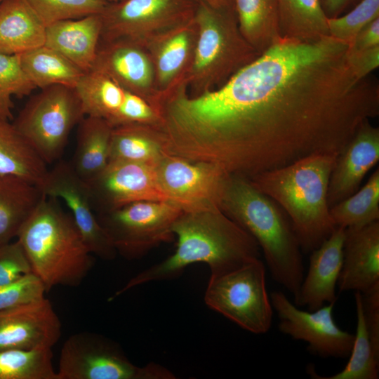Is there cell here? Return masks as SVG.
Listing matches in <instances>:
<instances>
[{
  "mask_svg": "<svg viewBox=\"0 0 379 379\" xmlns=\"http://www.w3.org/2000/svg\"><path fill=\"white\" fill-rule=\"evenodd\" d=\"M347 45L281 38L220 87L178 104L185 140L199 160L251 178L312 154L338 155L379 114L378 82L357 79Z\"/></svg>",
  "mask_w": 379,
  "mask_h": 379,
  "instance_id": "1",
  "label": "cell"
},
{
  "mask_svg": "<svg viewBox=\"0 0 379 379\" xmlns=\"http://www.w3.org/2000/svg\"><path fill=\"white\" fill-rule=\"evenodd\" d=\"M172 232L177 238L175 252L132 277L109 301L138 286L178 277L192 264L206 263L211 274H217L260 258L255 239L220 208L182 211Z\"/></svg>",
  "mask_w": 379,
  "mask_h": 379,
  "instance_id": "2",
  "label": "cell"
},
{
  "mask_svg": "<svg viewBox=\"0 0 379 379\" xmlns=\"http://www.w3.org/2000/svg\"><path fill=\"white\" fill-rule=\"evenodd\" d=\"M220 209L255 239L272 279L295 303L304 277L302 252L285 212L248 178L230 173Z\"/></svg>",
  "mask_w": 379,
  "mask_h": 379,
  "instance_id": "3",
  "label": "cell"
},
{
  "mask_svg": "<svg viewBox=\"0 0 379 379\" xmlns=\"http://www.w3.org/2000/svg\"><path fill=\"white\" fill-rule=\"evenodd\" d=\"M337 157L312 154L248 178L287 215L302 253L319 247L336 227L330 214L328 190Z\"/></svg>",
  "mask_w": 379,
  "mask_h": 379,
  "instance_id": "4",
  "label": "cell"
},
{
  "mask_svg": "<svg viewBox=\"0 0 379 379\" xmlns=\"http://www.w3.org/2000/svg\"><path fill=\"white\" fill-rule=\"evenodd\" d=\"M16 238L46 292L79 286L94 265L71 214L56 198L45 195Z\"/></svg>",
  "mask_w": 379,
  "mask_h": 379,
  "instance_id": "5",
  "label": "cell"
},
{
  "mask_svg": "<svg viewBox=\"0 0 379 379\" xmlns=\"http://www.w3.org/2000/svg\"><path fill=\"white\" fill-rule=\"evenodd\" d=\"M194 20L197 43L186 78L190 95L220 87L260 55L241 35L234 11L217 10L198 0Z\"/></svg>",
  "mask_w": 379,
  "mask_h": 379,
  "instance_id": "6",
  "label": "cell"
},
{
  "mask_svg": "<svg viewBox=\"0 0 379 379\" xmlns=\"http://www.w3.org/2000/svg\"><path fill=\"white\" fill-rule=\"evenodd\" d=\"M265 275V265L260 258L225 272L211 274L205 303L247 331L266 333L272 326L274 310Z\"/></svg>",
  "mask_w": 379,
  "mask_h": 379,
  "instance_id": "7",
  "label": "cell"
},
{
  "mask_svg": "<svg viewBox=\"0 0 379 379\" xmlns=\"http://www.w3.org/2000/svg\"><path fill=\"white\" fill-rule=\"evenodd\" d=\"M85 114L75 88L52 85L41 88L13 123L46 164L58 160L69 135Z\"/></svg>",
  "mask_w": 379,
  "mask_h": 379,
  "instance_id": "8",
  "label": "cell"
},
{
  "mask_svg": "<svg viewBox=\"0 0 379 379\" xmlns=\"http://www.w3.org/2000/svg\"><path fill=\"white\" fill-rule=\"evenodd\" d=\"M56 373L58 379L175 378L161 365L133 364L115 343L91 332L75 333L65 340Z\"/></svg>",
  "mask_w": 379,
  "mask_h": 379,
  "instance_id": "9",
  "label": "cell"
},
{
  "mask_svg": "<svg viewBox=\"0 0 379 379\" xmlns=\"http://www.w3.org/2000/svg\"><path fill=\"white\" fill-rule=\"evenodd\" d=\"M182 213L180 208L169 201H144L98 213L96 217L117 253L133 260L173 240L172 226Z\"/></svg>",
  "mask_w": 379,
  "mask_h": 379,
  "instance_id": "10",
  "label": "cell"
},
{
  "mask_svg": "<svg viewBox=\"0 0 379 379\" xmlns=\"http://www.w3.org/2000/svg\"><path fill=\"white\" fill-rule=\"evenodd\" d=\"M198 0H121L100 13V41L128 40L145 46L153 37L194 18Z\"/></svg>",
  "mask_w": 379,
  "mask_h": 379,
  "instance_id": "11",
  "label": "cell"
},
{
  "mask_svg": "<svg viewBox=\"0 0 379 379\" xmlns=\"http://www.w3.org/2000/svg\"><path fill=\"white\" fill-rule=\"evenodd\" d=\"M157 173L167 201L182 211L220 208L229 173L220 166L166 154Z\"/></svg>",
  "mask_w": 379,
  "mask_h": 379,
  "instance_id": "12",
  "label": "cell"
},
{
  "mask_svg": "<svg viewBox=\"0 0 379 379\" xmlns=\"http://www.w3.org/2000/svg\"><path fill=\"white\" fill-rule=\"evenodd\" d=\"M270 298L279 319L280 332L305 342L310 352L322 358L349 357L354 335L335 323L333 312L335 303L305 311L299 309L282 291H272Z\"/></svg>",
  "mask_w": 379,
  "mask_h": 379,
  "instance_id": "13",
  "label": "cell"
},
{
  "mask_svg": "<svg viewBox=\"0 0 379 379\" xmlns=\"http://www.w3.org/2000/svg\"><path fill=\"white\" fill-rule=\"evenodd\" d=\"M157 166L110 161L88 184L91 202L98 214L137 201H168L158 182Z\"/></svg>",
  "mask_w": 379,
  "mask_h": 379,
  "instance_id": "14",
  "label": "cell"
},
{
  "mask_svg": "<svg viewBox=\"0 0 379 379\" xmlns=\"http://www.w3.org/2000/svg\"><path fill=\"white\" fill-rule=\"evenodd\" d=\"M41 190L46 196L65 202L92 254L105 260L116 258L117 252L93 209L88 185L70 162L60 161L48 171Z\"/></svg>",
  "mask_w": 379,
  "mask_h": 379,
  "instance_id": "15",
  "label": "cell"
},
{
  "mask_svg": "<svg viewBox=\"0 0 379 379\" xmlns=\"http://www.w3.org/2000/svg\"><path fill=\"white\" fill-rule=\"evenodd\" d=\"M91 70L107 74L159 112L160 96L153 64L145 46L123 39L100 41Z\"/></svg>",
  "mask_w": 379,
  "mask_h": 379,
  "instance_id": "16",
  "label": "cell"
},
{
  "mask_svg": "<svg viewBox=\"0 0 379 379\" xmlns=\"http://www.w3.org/2000/svg\"><path fill=\"white\" fill-rule=\"evenodd\" d=\"M60 335V320L45 297L0 310V350L52 348Z\"/></svg>",
  "mask_w": 379,
  "mask_h": 379,
  "instance_id": "17",
  "label": "cell"
},
{
  "mask_svg": "<svg viewBox=\"0 0 379 379\" xmlns=\"http://www.w3.org/2000/svg\"><path fill=\"white\" fill-rule=\"evenodd\" d=\"M197 37L194 18L145 44L153 64L160 103L171 91L186 80L194 59Z\"/></svg>",
  "mask_w": 379,
  "mask_h": 379,
  "instance_id": "18",
  "label": "cell"
},
{
  "mask_svg": "<svg viewBox=\"0 0 379 379\" xmlns=\"http://www.w3.org/2000/svg\"><path fill=\"white\" fill-rule=\"evenodd\" d=\"M378 161L379 128L366 119L336 158L328 184L329 208L354 194Z\"/></svg>",
  "mask_w": 379,
  "mask_h": 379,
  "instance_id": "19",
  "label": "cell"
},
{
  "mask_svg": "<svg viewBox=\"0 0 379 379\" xmlns=\"http://www.w3.org/2000/svg\"><path fill=\"white\" fill-rule=\"evenodd\" d=\"M345 228L336 227L321 244L311 251L307 272L304 275L295 305L310 311L335 303L336 288L343 258Z\"/></svg>",
  "mask_w": 379,
  "mask_h": 379,
  "instance_id": "20",
  "label": "cell"
},
{
  "mask_svg": "<svg viewBox=\"0 0 379 379\" xmlns=\"http://www.w3.org/2000/svg\"><path fill=\"white\" fill-rule=\"evenodd\" d=\"M337 286L340 292L362 294L379 287V220L361 228L345 229Z\"/></svg>",
  "mask_w": 379,
  "mask_h": 379,
  "instance_id": "21",
  "label": "cell"
},
{
  "mask_svg": "<svg viewBox=\"0 0 379 379\" xmlns=\"http://www.w3.org/2000/svg\"><path fill=\"white\" fill-rule=\"evenodd\" d=\"M101 31L100 14L60 20L46 27L44 45L59 52L86 73L94 62Z\"/></svg>",
  "mask_w": 379,
  "mask_h": 379,
  "instance_id": "22",
  "label": "cell"
},
{
  "mask_svg": "<svg viewBox=\"0 0 379 379\" xmlns=\"http://www.w3.org/2000/svg\"><path fill=\"white\" fill-rule=\"evenodd\" d=\"M46 26L25 0L0 2V52L18 55L45 44Z\"/></svg>",
  "mask_w": 379,
  "mask_h": 379,
  "instance_id": "23",
  "label": "cell"
},
{
  "mask_svg": "<svg viewBox=\"0 0 379 379\" xmlns=\"http://www.w3.org/2000/svg\"><path fill=\"white\" fill-rule=\"evenodd\" d=\"M45 194L23 178L0 174V246L17 237Z\"/></svg>",
  "mask_w": 379,
  "mask_h": 379,
  "instance_id": "24",
  "label": "cell"
},
{
  "mask_svg": "<svg viewBox=\"0 0 379 379\" xmlns=\"http://www.w3.org/2000/svg\"><path fill=\"white\" fill-rule=\"evenodd\" d=\"M113 127L105 120L87 116L79 123L77 147L71 164L88 183L109 163Z\"/></svg>",
  "mask_w": 379,
  "mask_h": 379,
  "instance_id": "25",
  "label": "cell"
},
{
  "mask_svg": "<svg viewBox=\"0 0 379 379\" xmlns=\"http://www.w3.org/2000/svg\"><path fill=\"white\" fill-rule=\"evenodd\" d=\"M46 163L9 120L0 117V174L14 175L41 188Z\"/></svg>",
  "mask_w": 379,
  "mask_h": 379,
  "instance_id": "26",
  "label": "cell"
},
{
  "mask_svg": "<svg viewBox=\"0 0 379 379\" xmlns=\"http://www.w3.org/2000/svg\"><path fill=\"white\" fill-rule=\"evenodd\" d=\"M166 154L164 135L159 126L129 124L113 128L109 162L157 165Z\"/></svg>",
  "mask_w": 379,
  "mask_h": 379,
  "instance_id": "27",
  "label": "cell"
},
{
  "mask_svg": "<svg viewBox=\"0 0 379 379\" xmlns=\"http://www.w3.org/2000/svg\"><path fill=\"white\" fill-rule=\"evenodd\" d=\"M239 31L261 54L281 38L277 0H234Z\"/></svg>",
  "mask_w": 379,
  "mask_h": 379,
  "instance_id": "28",
  "label": "cell"
},
{
  "mask_svg": "<svg viewBox=\"0 0 379 379\" xmlns=\"http://www.w3.org/2000/svg\"><path fill=\"white\" fill-rule=\"evenodd\" d=\"M277 4L282 38L315 41L330 36L321 0H277Z\"/></svg>",
  "mask_w": 379,
  "mask_h": 379,
  "instance_id": "29",
  "label": "cell"
},
{
  "mask_svg": "<svg viewBox=\"0 0 379 379\" xmlns=\"http://www.w3.org/2000/svg\"><path fill=\"white\" fill-rule=\"evenodd\" d=\"M85 116L107 121L113 128L128 91L107 74L90 70L75 86Z\"/></svg>",
  "mask_w": 379,
  "mask_h": 379,
  "instance_id": "30",
  "label": "cell"
},
{
  "mask_svg": "<svg viewBox=\"0 0 379 379\" xmlns=\"http://www.w3.org/2000/svg\"><path fill=\"white\" fill-rule=\"evenodd\" d=\"M21 67L36 86L75 88L84 72L65 56L45 45L18 54Z\"/></svg>",
  "mask_w": 379,
  "mask_h": 379,
  "instance_id": "31",
  "label": "cell"
},
{
  "mask_svg": "<svg viewBox=\"0 0 379 379\" xmlns=\"http://www.w3.org/2000/svg\"><path fill=\"white\" fill-rule=\"evenodd\" d=\"M336 227L357 229L379 220V168L354 194L330 208Z\"/></svg>",
  "mask_w": 379,
  "mask_h": 379,
  "instance_id": "32",
  "label": "cell"
},
{
  "mask_svg": "<svg viewBox=\"0 0 379 379\" xmlns=\"http://www.w3.org/2000/svg\"><path fill=\"white\" fill-rule=\"evenodd\" d=\"M357 313V328L349 360L338 373L330 376H320L313 369L308 372L317 379H378L379 355L374 351L366 331L361 302V293H354Z\"/></svg>",
  "mask_w": 379,
  "mask_h": 379,
  "instance_id": "33",
  "label": "cell"
},
{
  "mask_svg": "<svg viewBox=\"0 0 379 379\" xmlns=\"http://www.w3.org/2000/svg\"><path fill=\"white\" fill-rule=\"evenodd\" d=\"M51 349L0 350V379H58Z\"/></svg>",
  "mask_w": 379,
  "mask_h": 379,
  "instance_id": "34",
  "label": "cell"
},
{
  "mask_svg": "<svg viewBox=\"0 0 379 379\" xmlns=\"http://www.w3.org/2000/svg\"><path fill=\"white\" fill-rule=\"evenodd\" d=\"M35 88L22 69L18 55L0 52V117L12 119V96L21 98Z\"/></svg>",
  "mask_w": 379,
  "mask_h": 379,
  "instance_id": "35",
  "label": "cell"
},
{
  "mask_svg": "<svg viewBox=\"0 0 379 379\" xmlns=\"http://www.w3.org/2000/svg\"><path fill=\"white\" fill-rule=\"evenodd\" d=\"M47 27L64 20L100 14L108 2L105 0H25Z\"/></svg>",
  "mask_w": 379,
  "mask_h": 379,
  "instance_id": "36",
  "label": "cell"
},
{
  "mask_svg": "<svg viewBox=\"0 0 379 379\" xmlns=\"http://www.w3.org/2000/svg\"><path fill=\"white\" fill-rule=\"evenodd\" d=\"M379 18V0H361L343 15L328 18L329 35L348 45L365 26Z\"/></svg>",
  "mask_w": 379,
  "mask_h": 379,
  "instance_id": "37",
  "label": "cell"
},
{
  "mask_svg": "<svg viewBox=\"0 0 379 379\" xmlns=\"http://www.w3.org/2000/svg\"><path fill=\"white\" fill-rule=\"evenodd\" d=\"M46 292L41 280L33 273L12 283L0 286V310L44 298Z\"/></svg>",
  "mask_w": 379,
  "mask_h": 379,
  "instance_id": "38",
  "label": "cell"
},
{
  "mask_svg": "<svg viewBox=\"0 0 379 379\" xmlns=\"http://www.w3.org/2000/svg\"><path fill=\"white\" fill-rule=\"evenodd\" d=\"M30 273H32L31 265L18 241L0 246V286L15 281Z\"/></svg>",
  "mask_w": 379,
  "mask_h": 379,
  "instance_id": "39",
  "label": "cell"
},
{
  "mask_svg": "<svg viewBox=\"0 0 379 379\" xmlns=\"http://www.w3.org/2000/svg\"><path fill=\"white\" fill-rule=\"evenodd\" d=\"M160 122L159 113L147 101L128 91L125 101L116 119L114 128L129 124L159 126Z\"/></svg>",
  "mask_w": 379,
  "mask_h": 379,
  "instance_id": "40",
  "label": "cell"
},
{
  "mask_svg": "<svg viewBox=\"0 0 379 379\" xmlns=\"http://www.w3.org/2000/svg\"><path fill=\"white\" fill-rule=\"evenodd\" d=\"M361 302L368 338L374 351L379 355V287L361 293Z\"/></svg>",
  "mask_w": 379,
  "mask_h": 379,
  "instance_id": "41",
  "label": "cell"
},
{
  "mask_svg": "<svg viewBox=\"0 0 379 379\" xmlns=\"http://www.w3.org/2000/svg\"><path fill=\"white\" fill-rule=\"evenodd\" d=\"M347 62L354 76L359 80L364 79L379 66V46L357 52L347 51Z\"/></svg>",
  "mask_w": 379,
  "mask_h": 379,
  "instance_id": "42",
  "label": "cell"
},
{
  "mask_svg": "<svg viewBox=\"0 0 379 379\" xmlns=\"http://www.w3.org/2000/svg\"><path fill=\"white\" fill-rule=\"evenodd\" d=\"M379 46V18L365 26L347 45V52L352 53Z\"/></svg>",
  "mask_w": 379,
  "mask_h": 379,
  "instance_id": "43",
  "label": "cell"
},
{
  "mask_svg": "<svg viewBox=\"0 0 379 379\" xmlns=\"http://www.w3.org/2000/svg\"><path fill=\"white\" fill-rule=\"evenodd\" d=\"M354 0H321L323 8L328 18L340 15V13Z\"/></svg>",
  "mask_w": 379,
  "mask_h": 379,
  "instance_id": "44",
  "label": "cell"
},
{
  "mask_svg": "<svg viewBox=\"0 0 379 379\" xmlns=\"http://www.w3.org/2000/svg\"><path fill=\"white\" fill-rule=\"evenodd\" d=\"M209 6L221 11H234V0H201Z\"/></svg>",
  "mask_w": 379,
  "mask_h": 379,
  "instance_id": "45",
  "label": "cell"
},
{
  "mask_svg": "<svg viewBox=\"0 0 379 379\" xmlns=\"http://www.w3.org/2000/svg\"><path fill=\"white\" fill-rule=\"evenodd\" d=\"M105 1L108 2V3H114V2H117V1H121V0H105Z\"/></svg>",
  "mask_w": 379,
  "mask_h": 379,
  "instance_id": "46",
  "label": "cell"
},
{
  "mask_svg": "<svg viewBox=\"0 0 379 379\" xmlns=\"http://www.w3.org/2000/svg\"><path fill=\"white\" fill-rule=\"evenodd\" d=\"M2 0H0V2Z\"/></svg>",
  "mask_w": 379,
  "mask_h": 379,
  "instance_id": "47",
  "label": "cell"
}]
</instances>
